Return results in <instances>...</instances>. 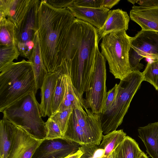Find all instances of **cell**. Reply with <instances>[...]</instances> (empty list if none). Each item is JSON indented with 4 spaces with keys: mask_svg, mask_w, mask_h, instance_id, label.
I'll return each instance as SVG.
<instances>
[{
    "mask_svg": "<svg viewBox=\"0 0 158 158\" xmlns=\"http://www.w3.org/2000/svg\"><path fill=\"white\" fill-rule=\"evenodd\" d=\"M97 29L75 18L69 31L60 68L70 75L82 96L89 89L98 43Z\"/></svg>",
    "mask_w": 158,
    "mask_h": 158,
    "instance_id": "1",
    "label": "cell"
},
{
    "mask_svg": "<svg viewBox=\"0 0 158 158\" xmlns=\"http://www.w3.org/2000/svg\"><path fill=\"white\" fill-rule=\"evenodd\" d=\"M75 18L67 8H57L41 0L38 14V33L42 57L48 73L61 64L68 34Z\"/></svg>",
    "mask_w": 158,
    "mask_h": 158,
    "instance_id": "2",
    "label": "cell"
},
{
    "mask_svg": "<svg viewBox=\"0 0 158 158\" xmlns=\"http://www.w3.org/2000/svg\"><path fill=\"white\" fill-rule=\"evenodd\" d=\"M0 111L37 89L32 66L23 60L12 62L0 71Z\"/></svg>",
    "mask_w": 158,
    "mask_h": 158,
    "instance_id": "3",
    "label": "cell"
},
{
    "mask_svg": "<svg viewBox=\"0 0 158 158\" xmlns=\"http://www.w3.org/2000/svg\"><path fill=\"white\" fill-rule=\"evenodd\" d=\"M35 94L31 92L7 106L2 112L3 118L22 128L35 138L42 140L46 138L47 130Z\"/></svg>",
    "mask_w": 158,
    "mask_h": 158,
    "instance_id": "4",
    "label": "cell"
},
{
    "mask_svg": "<svg viewBox=\"0 0 158 158\" xmlns=\"http://www.w3.org/2000/svg\"><path fill=\"white\" fill-rule=\"evenodd\" d=\"M144 81L140 71H132L120 80L115 100L110 109L99 114L103 135L116 130L122 123L134 95Z\"/></svg>",
    "mask_w": 158,
    "mask_h": 158,
    "instance_id": "5",
    "label": "cell"
},
{
    "mask_svg": "<svg viewBox=\"0 0 158 158\" xmlns=\"http://www.w3.org/2000/svg\"><path fill=\"white\" fill-rule=\"evenodd\" d=\"M132 38L126 31H120L110 33L102 39L101 53L116 79H123L132 71L129 59Z\"/></svg>",
    "mask_w": 158,
    "mask_h": 158,
    "instance_id": "6",
    "label": "cell"
},
{
    "mask_svg": "<svg viewBox=\"0 0 158 158\" xmlns=\"http://www.w3.org/2000/svg\"><path fill=\"white\" fill-rule=\"evenodd\" d=\"M106 60L99 50H96L94 72L89 90L84 99L85 108L94 114L102 113L106 95Z\"/></svg>",
    "mask_w": 158,
    "mask_h": 158,
    "instance_id": "7",
    "label": "cell"
},
{
    "mask_svg": "<svg viewBox=\"0 0 158 158\" xmlns=\"http://www.w3.org/2000/svg\"><path fill=\"white\" fill-rule=\"evenodd\" d=\"M158 59V34L154 31L141 30L132 37L129 53L132 71H139L144 65L140 63L143 58Z\"/></svg>",
    "mask_w": 158,
    "mask_h": 158,
    "instance_id": "8",
    "label": "cell"
},
{
    "mask_svg": "<svg viewBox=\"0 0 158 158\" xmlns=\"http://www.w3.org/2000/svg\"><path fill=\"white\" fill-rule=\"evenodd\" d=\"M40 1L34 0L26 15L15 27L17 46L19 56L29 59L38 33V14Z\"/></svg>",
    "mask_w": 158,
    "mask_h": 158,
    "instance_id": "9",
    "label": "cell"
},
{
    "mask_svg": "<svg viewBox=\"0 0 158 158\" xmlns=\"http://www.w3.org/2000/svg\"><path fill=\"white\" fill-rule=\"evenodd\" d=\"M81 145L64 137L42 140L31 158H64L76 153Z\"/></svg>",
    "mask_w": 158,
    "mask_h": 158,
    "instance_id": "10",
    "label": "cell"
},
{
    "mask_svg": "<svg viewBox=\"0 0 158 158\" xmlns=\"http://www.w3.org/2000/svg\"><path fill=\"white\" fill-rule=\"evenodd\" d=\"M85 110L75 109L73 111L89 144L99 145L103 135L100 116L86 108Z\"/></svg>",
    "mask_w": 158,
    "mask_h": 158,
    "instance_id": "11",
    "label": "cell"
},
{
    "mask_svg": "<svg viewBox=\"0 0 158 158\" xmlns=\"http://www.w3.org/2000/svg\"><path fill=\"white\" fill-rule=\"evenodd\" d=\"M42 141L16 126L8 158H31Z\"/></svg>",
    "mask_w": 158,
    "mask_h": 158,
    "instance_id": "12",
    "label": "cell"
},
{
    "mask_svg": "<svg viewBox=\"0 0 158 158\" xmlns=\"http://www.w3.org/2000/svg\"><path fill=\"white\" fill-rule=\"evenodd\" d=\"M67 8L76 18L90 24L97 29L103 26L110 10L103 7L91 8L79 6L74 2Z\"/></svg>",
    "mask_w": 158,
    "mask_h": 158,
    "instance_id": "13",
    "label": "cell"
},
{
    "mask_svg": "<svg viewBox=\"0 0 158 158\" xmlns=\"http://www.w3.org/2000/svg\"><path fill=\"white\" fill-rule=\"evenodd\" d=\"M130 17L141 27L142 30L158 32V6L134 5L130 11Z\"/></svg>",
    "mask_w": 158,
    "mask_h": 158,
    "instance_id": "14",
    "label": "cell"
},
{
    "mask_svg": "<svg viewBox=\"0 0 158 158\" xmlns=\"http://www.w3.org/2000/svg\"><path fill=\"white\" fill-rule=\"evenodd\" d=\"M34 0H0V14L18 26L24 19Z\"/></svg>",
    "mask_w": 158,
    "mask_h": 158,
    "instance_id": "15",
    "label": "cell"
},
{
    "mask_svg": "<svg viewBox=\"0 0 158 158\" xmlns=\"http://www.w3.org/2000/svg\"><path fill=\"white\" fill-rule=\"evenodd\" d=\"M130 17L122 9L110 10L106 20L102 27L97 29L98 41L112 32L120 31H126L128 29Z\"/></svg>",
    "mask_w": 158,
    "mask_h": 158,
    "instance_id": "16",
    "label": "cell"
},
{
    "mask_svg": "<svg viewBox=\"0 0 158 158\" xmlns=\"http://www.w3.org/2000/svg\"><path fill=\"white\" fill-rule=\"evenodd\" d=\"M60 75L58 71L48 73L44 78L40 89L41 101L40 106L42 117H49L52 114V104L54 93Z\"/></svg>",
    "mask_w": 158,
    "mask_h": 158,
    "instance_id": "17",
    "label": "cell"
},
{
    "mask_svg": "<svg viewBox=\"0 0 158 158\" xmlns=\"http://www.w3.org/2000/svg\"><path fill=\"white\" fill-rule=\"evenodd\" d=\"M138 130L147 153L152 158H158V122L139 127Z\"/></svg>",
    "mask_w": 158,
    "mask_h": 158,
    "instance_id": "18",
    "label": "cell"
},
{
    "mask_svg": "<svg viewBox=\"0 0 158 158\" xmlns=\"http://www.w3.org/2000/svg\"><path fill=\"white\" fill-rule=\"evenodd\" d=\"M28 61L32 65L38 90L41 89L48 72L45 66L41 52L38 33L36 37L34 47Z\"/></svg>",
    "mask_w": 158,
    "mask_h": 158,
    "instance_id": "19",
    "label": "cell"
},
{
    "mask_svg": "<svg viewBox=\"0 0 158 158\" xmlns=\"http://www.w3.org/2000/svg\"><path fill=\"white\" fill-rule=\"evenodd\" d=\"M65 92L63 100L57 111H61L69 108L85 110L84 100L76 90L72 84L69 74L65 75Z\"/></svg>",
    "mask_w": 158,
    "mask_h": 158,
    "instance_id": "20",
    "label": "cell"
},
{
    "mask_svg": "<svg viewBox=\"0 0 158 158\" xmlns=\"http://www.w3.org/2000/svg\"><path fill=\"white\" fill-rule=\"evenodd\" d=\"M16 126L6 118L0 122V158H8Z\"/></svg>",
    "mask_w": 158,
    "mask_h": 158,
    "instance_id": "21",
    "label": "cell"
},
{
    "mask_svg": "<svg viewBox=\"0 0 158 158\" xmlns=\"http://www.w3.org/2000/svg\"><path fill=\"white\" fill-rule=\"evenodd\" d=\"M142 151L138 143L132 138L126 136L113 152V158H139Z\"/></svg>",
    "mask_w": 158,
    "mask_h": 158,
    "instance_id": "22",
    "label": "cell"
},
{
    "mask_svg": "<svg viewBox=\"0 0 158 158\" xmlns=\"http://www.w3.org/2000/svg\"><path fill=\"white\" fill-rule=\"evenodd\" d=\"M64 137L80 144H88L89 142L79 125L73 111L71 114Z\"/></svg>",
    "mask_w": 158,
    "mask_h": 158,
    "instance_id": "23",
    "label": "cell"
},
{
    "mask_svg": "<svg viewBox=\"0 0 158 158\" xmlns=\"http://www.w3.org/2000/svg\"><path fill=\"white\" fill-rule=\"evenodd\" d=\"M126 134L123 129L115 130L103 135L102 142L98 147L104 150L105 156L113 152L123 140Z\"/></svg>",
    "mask_w": 158,
    "mask_h": 158,
    "instance_id": "24",
    "label": "cell"
},
{
    "mask_svg": "<svg viewBox=\"0 0 158 158\" xmlns=\"http://www.w3.org/2000/svg\"><path fill=\"white\" fill-rule=\"evenodd\" d=\"M15 25L6 18H0V45L6 46L12 44L17 45Z\"/></svg>",
    "mask_w": 158,
    "mask_h": 158,
    "instance_id": "25",
    "label": "cell"
},
{
    "mask_svg": "<svg viewBox=\"0 0 158 158\" xmlns=\"http://www.w3.org/2000/svg\"><path fill=\"white\" fill-rule=\"evenodd\" d=\"M19 52L17 45L12 44L6 46H0V71L17 60Z\"/></svg>",
    "mask_w": 158,
    "mask_h": 158,
    "instance_id": "26",
    "label": "cell"
},
{
    "mask_svg": "<svg viewBox=\"0 0 158 158\" xmlns=\"http://www.w3.org/2000/svg\"><path fill=\"white\" fill-rule=\"evenodd\" d=\"M65 83V75L60 74L58 79L54 93L52 104V114L57 111L63 100Z\"/></svg>",
    "mask_w": 158,
    "mask_h": 158,
    "instance_id": "27",
    "label": "cell"
},
{
    "mask_svg": "<svg viewBox=\"0 0 158 158\" xmlns=\"http://www.w3.org/2000/svg\"><path fill=\"white\" fill-rule=\"evenodd\" d=\"M73 111L72 108H68L61 111H57L49 117L59 126L63 136Z\"/></svg>",
    "mask_w": 158,
    "mask_h": 158,
    "instance_id": "28",
    "label": "cell"
},
{
    "mask_svg": "<svg viewBox=\"0 0 158 158\" xmlns=\"http://www.w3.org/2000/svg\"><path fill=\"white\" fill-rule=\"evenodd\" d=\"M143 73L144 81L150 83L158 90V68L153 60L148 62Z\"/></svg>",
    "mask_w": 158,
    "mask_h": 158,
    "instance_id": "29",
    "label": "cell"
},
{
    "mask_svg": "<svg viewBox=\"0 0 158 158\" xmlns=\"http://www.w3.org/2000/svg\"><path fill=\"white\" fill-rule=\"evenodd\" d=\"M95 144H82L79 149L83 153L80 158H101L104 156V150L99 148Z\"/></svg>",
    "mask_w": 158,
    "mask_h": 158,
    "instance_id": "30",
    "label": "cell"
},
{
    "mask_svg": "<svg viewBox=\"0 0 158 158\" xmlns=\"http://www.w3.org/2000/svg\"><path fill=\"white\" fill-rule=\"evenodd\" d=\"M45 125L47 130L45 139H50L64 137L59 126L49 117L45 122Z\"/></svg>",
    "mask_w": 158,
    "mask_h": 158,
    "instance_id": "31",
    "label": "cell"
},
{
    "mask_svg": "<svg viewBox=\"0 0 158 158\" xmlns=\"http://www.w3.org/2000/svg\"><path fill=\"white\" fill-rule=\"evenodd\" d=\"M118 84H116L114 86L107 92L104 108L102 113L107 111L114 102L117 94Z\"/></svg>",
    "mask_w": 158,
    "mask_h": 158,
    "instance_id": "32",
    "label": "cell"
},
{
    "mask_svg": "<svg viewBox=\"0 0 158 158\" xmlns=\"http://www.w3.org/2000/svg\"><path fill=\"white\" fill-rule=\"evenodd\" d=\"M74 3L82 7L98 8L101 7V0H74Z\"/></svg>",
    "mask_w": 158,
    "mask_h": 158,
    "instance_id": "33",
    "label": "cell"
},
{
    "mask_svg": "<svg viewBox=\"0 0 158 158\" xmlns=\"http://www.w3.org/2000/svg\"><path fill=\"white\" fill-rule=\"evenodd\" d=\"M74 0H48L47 2L57 8H67L73 3Z\"/></svg>",
    "mask_w": 158,
    "mask_h": 158,
    "instance_id": "34",
    "label": "cell"
},
{
    "mask_svg": "<svg viewBox=\"0 0 158 158\" xmlns=\"http://www.w3.org/2000/svg\"><path fill=\"white\" fill-rule=\"evenodd\" d=\"M136 3L143 7L158 6V0H137Z\"/></svg>",
    "mask_w": 158,
    "mask_h": 158,
    "instance_id": "35",
    "label": "cell"
},
{
    "mask_svg": "<svg viewBox=\"0 0 158 158\" xmlns=\"http://www.w3.org/2000/svg\"><path fill=\"white\" fill-rule=\"evenodd\" d=\"M120 1V0H101V6L110 10Z\"/></svg>",
    "mask_w": 158,
    "mask_h": 158,
    "instance_id": "36",
    "label": "cell"
},
{
    "mask_svg": "<svg viewBox=\"0 0 158 158\" xmlns=\"http://www.w3.org/2000/svg\"><path fill=\"white\" fill-rule=\"evenodd\" d=\"M83 154V152L79 149L76 153L64 158H80Z\"/></svg>",
    "mask_w": 158,
    "mask_h": 158,
    "instance_id": "37",
    "label": "cell"
},
{
    "mask_svg": "<svg viewBox=\"0 0 158 158\" xmlns=\"http://www.w3.org/2000/svg\"><path fill=\"white\" fill-rule=\"evenodd\" d=\"M139 158H149L144 152H142Z\"/></svg>",
    "mask_w": 158,
    "mask_h": 158,
    "instance_id": "38",
    "label": "cell"
},
{
    "mask_svg": "<svg viewBox=\"0 0 158 158\" xmlns=\"http://www.w3.org/2000/svg\"><path fill=\"white\" fill-rule=\"evenodd\" d=\"M113 152H111L109 155L106 156H104L101 158H113Z\"/></svg>",
    "mask_w": 158,
    "mask_h": 158,
    "instance_id": "39",
    "label": "cell"
},
{
    "mask_svg": "<svg viewBox=\"0 0 158 158\" xmlns=\"http://www.w3.org/2000/svg\"><path fill=\"white\" fill-rule=\"evenodd\" d=\"M153 61L154 62L156 65V66L158 68V60H153Z\"/></svg>",
    "mask_w": 158,
    "mask_h": 158,
    "instance_id": "40",
    "label": "cell"
},
{
    "mask_svg": "<svg viewBox=\"0 0 158 158\" xmlns=\"http://www.w3.org/2000/svg\"><path fill=\"white\" fill-rule=\"evenodd\" d=\"M128 1L134 4L135 3H136L137 0H128Z\"/></svg>",
    "mask_w": 158,
    "mask_h": 158,
    "instance_id": "41",
    "label": "cell"
},
{
    "mask_svg": "<svg viewBox=\"0 0 158 158\" xmlns=\"http://www.w3.org/2000/svg\"><path fill=\"white\" fill-rule=\"evenodd\" d=\"M158 34V32H156Z\"/></svg>",
    "mask_w": 158,
    "mask_h": 158,
    "instance_id": "42",
    "label": "cell"
},
{
    "mask_svg": "<svg viewBox=\"0 0 158 158\" xmlns=\"http://www.w3.org/2000/svg\"><path fill=\"white\" fill-rule=\"evenodd\" d=\"M158 60V59H157Z\"/></svg>",
    "mask_w": 158,
    "mask_h": 158,
    "instance_id": "43",
    "label": "cell"
}]
</instances>
